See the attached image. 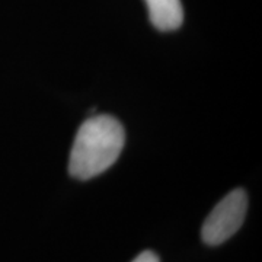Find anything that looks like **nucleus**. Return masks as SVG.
<instances>
[{"instance_id":"f257e3e1","label":"nucleus","mask_w":262,"mask_h":262,"mask_svg":"<svg viewBox=\"0 0 262 262\" xmlns=\"http://www.w3.org/2000/svg\"><path fill=\"white\" fill-rule=\"evenodd\" d=\"M125 143L122 124L113 115H94L79 127L69 158V173L88 181L113 166Z\"/></svg>"},{"instance_id":"f03ea898","label":"nucleus","mask_w":262,"mask_h":262,"mask_svg":"<svg viewBox=\"0 0 262 262\" xmlns=\"http://www.w3.org/2000/svg\"><path fill=\"white\" fill-rule=\"evenodd\" d=\"M248 211V195L236 188L217 203L201 227V239L208 246H219L230 239L244 225Z\"/></svg>"},{"instance_id":"7ed1b4c3","label":"nucleus","mask_w":262,"mask_h":262,"mask_svg":"<svg viewBox=\"0 0 262 262\" xmlns=\"http://www.w3.org/2000/svg\"><path fill=\"white\" fill-rule=\"evenodd\" d=\"M149 9L150 22L162 32L178 29L184 22L181 0H144Z\"/></svg>"},{"instance_id":"20e7f679","label":"nucleus","mask_w":262,"mask_h":262,"mask_svg":"<svg viewBox=\"0 0 262 262\" xmlns=\"http://www.w3.org/2000/svg\"><path fill=\"white\" fill-rule=\"evenodd\" d=\"M131 262H160V259L153 251H144L140 255H137Z\"/></svg>"}]
</instances>
